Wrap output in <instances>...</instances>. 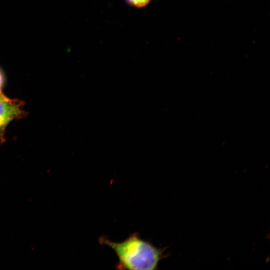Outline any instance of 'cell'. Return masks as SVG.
I'll return each instance as SVG.
<instances>
[{
    "instance_id": "3957f363",
    "label": "cell",
    "mask_w": 270,
    "mask_h": 270,
    "mask_svg": "<svg viewBox=\"0 0 270 270\" xmlns=\"http://www.w3.org/2000/svg\"><path fill=\"white\" fill-rule=\"evenodd\" d=\"M130 6L136 8H142L148 5L151 0H125Z\"/></svg>"
},
{
    "instance_id": "7a4b0ae2",
    "label": "cell",
    "mask_w": 270,
    "mask_h": 270,
    "mask_svg": "<svg viewBox=\"0 0 270 270\" xmlns=\"http://www.w3.org/2000/svg\"><path fill=\"white\" fill-rule=\"evenodd\" d=\"M22 114L20 104L0 94V132L4 130L12 120Z\"/></svg>"
},
{
    "instance_id": "5b68a950",
    "label": "cell",
    "mask_w": 270,
    "mask_h": 270,
    "mask_svg": "<svg viewBox=\"0 0 270 270\" xmlns=\"http://www.w3.org/2000/svg\"><path fill=\"white\" fill-rule=\"evenodd\" d=\"M2 92H0V94H1Z\"/></svg>"
},
{
    "instance_id": "6da1fadb",
    "label": "cell",
    "mask_w": 270,
    "mask_h": 270,
    "mask_svg": "<svg viewBox=\"0 0 270 270\" xmlns=\"http://www.w3.org/2000/svg\"><path fill=\"white\" fill-rule=\"evenodd\" d=\"M98 242L114 252L118 258L116 265L118 270H158L160 262L168 256L165 253L166 247H156L141 238L138 232L132 234L120 242H112L104 236L100 237Z\"/></svg>"
},
{
    "instance_id": "277c9868",
    "label": "cell",
    "mask_w": 270,
    "mask_h": 270,
    "mask_svg": "<svg viewBox=\"0 0 270 270\" xmlns=\"http://www.w3.org/2000/svg\"><path fill=\"white\" fill-rule=\"evenodd\" d=\"M4 82V78L2 72L0 70V92H1V88Z\"/></svg>"
}]
</instances>
